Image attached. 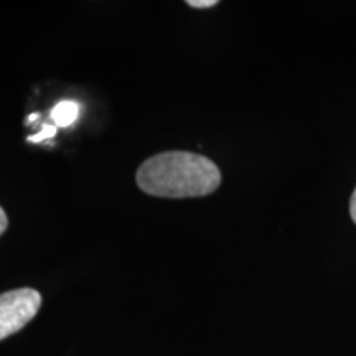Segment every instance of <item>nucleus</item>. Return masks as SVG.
<instances>
[{"label": "nucleus", "instance_id": "obj_1", "mask_svg": "<svg viewBox=\"0 0 356 356\" xmlns=\"http://www.w3.org/2000/svg\"><path fill=\"white\" fill-rule=\"evenodd\" d=\"M137 186L162 198L207 197L221 184V172L213 160L185 150H170L147 159L136 173Z\"/></svg>", "mask_w": 356, "mask_h": 356}, {"label": "nucleus", "instance_id": "obj_2", "mask_svg": "<svg viewBox=\"0 0 356 356\" xmlns=\"http://www.w3.org/2000/svg\"><path fill=\"white\" fill-rule=\"evenodd\" d=\"M42 296L32 287L0 293V341L20 332L38 314Z\"/></svg>", "mask_w": 356, "mask_h": 356}, {"label": "nucleus", "instance_id": "obj_3", "mask_svg": "<svg viewBox=\"0 0 356 356\" xmlns=\"http://www.w3.org/2000/svg\"><path fill=\"white\" fill-rule=\"evenodd\" d=\"M79 114V104L74 101H61L51 109V119L56 126L68 127L76 121Z\"/></svg>", "mask_w": 356, "mask_h": 356}, {"label": "nucleus", "instance_id": "obj_4", "mask_svg": "<svg viewBox=\"0 0 356 356\" xmlns=\"http://www.w3.org/2000/svg\"><path fill=\"white\" fill-rule=\"evenodd\" d=\"M56 127L55 126H43V131L37 134V136H30L29 142H42L44 139H50V137L55 136Z\"/></svg>", "mask_w": 356, "mask_h": 356}, {"label": "nucleus", "instance_id": "obj_5", "mask_svg": "<svg viewBox=\"0 0 356 356\" xmlns=\"http://www.w3.org/2000/svg\"><path fill=\"white\" fill-rule=\"evenodd\" d=\"M186 3L193 8H210L218 6V0H188Z\"/></svg>", "mask_w": 356, "mask_h": 356}, {"label": "nucleus", "instance_id": "obj_6", "mask_svg": "<svg viewBox=\"0 0 356 356\" xmlns=\"http://www.w3.org/2000/svg\"><path fill=\"white\" fill-rule=\"evenodd\" d=\"M8 228V218H7V213L3 211V208L0 207V236L6 233Z\"/></svg>", "mask_w": 356, "mask_h": 356}, {"label": "nucleus", "instance_id": "obj_7", "mask_svg": "<svg viewBox=\"0 0 356 356\" xmlns=\"http://www.w3.org/2000/svg\"><path fill=\"white\" fill-rule=\"evenodd\" d=\"M350 213H351V220L356 222V188L351 195V202H350Z\"/></svg>", "mask_w": 356, "mask_h": 356}]
</instances>
